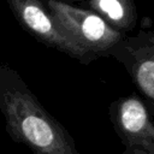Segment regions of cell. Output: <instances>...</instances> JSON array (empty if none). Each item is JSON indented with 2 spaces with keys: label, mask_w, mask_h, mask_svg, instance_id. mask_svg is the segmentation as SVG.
<instances>
[{
  "label": "cell",
  "mask_w": 154,
  "mask_h": 154,
  "mask_svg": "<svg viewBox=\"0 0 154 154\" xmlns=\"http://www.w3.org/2000/svg\"><path fill=\"white\" fill-rule=\"evenodd\" d=\"M59 1H64L65 2V0H59ZM66 1H82V0H66Z\"/></svg>",
  "instance_id": "52a82bcc"
},
{
  "label": "cell",
  "mask_w": 154,
  "mask_h": 154,
  "mask_svg": "<svg viewBox=\"0 0 154 154\" xmlns=\"http://www.w3.org/2000/svg\"><path fill=\"white\" fill-rule=\"evenodd\" d=\"M128 71L140 99L154 117V31L140 30L136 35H125L109 51Z\"/></svg>",
  "instance_id": "277c9868"
},
{
  "label": "cell",
  "mask_w": 154,
  "mask_h": 154,
  "mask_svg": "<svg viewBox=\"0 0 154 154\" xmlns=\"http://www.w3.org/2000/svg\"><path fill=\"white\" fill-rule=\"evenodd\" d=\"M88 5L90 11L125 35L136 26L137 11L134 0H88Z\"/></svg>",
  "instance_id": "8992f818"
},
{
  "label": "cell",
  "mask_w": 154,
  "mask_h": 154,
  "mask_svg": "<svg viewBox=\"0 0 154 154\" xmlns=\"http://www.w3.org/2000/svg\"><path fill=\"white\" fill-rule=\"evenodd\" d=\"M45 2L60 25L96 59L109 57V51L125 36L90 10L59 0H45Z\"/></svg>",
  "instance_id": "3957f363"
},
{
  "label": "cell",
  "mask_w": 154,
  "mask_h": 154,
  "mask_svg": "<svg viewBox=\"0 0 154 154\" xmlns=\"http://www.w3.org/2000/svg\"><path fill=\"white\" fill-rule=\"evenodd\" d=\"M0 111L10 137L32 154H81L72 136L47 112L19 73L1 61Z\"/></svg>",
  "instance_id": "6da1fadb"
},
{
  "label": "cell",
  "mask_w": 154,
  "mask_h": 154,
  "mask_svg": "<svg viewBox=\"0 0 154 154\" xmlns=\"http://www.w3.org/2000/svg\"><path fill=\"white\" fill-rule=\"evenodd\" d=\"M19 25L40 43L88 65L96 58L90 55L60 25L46 6L45 0H6Z\"/></svg>",
  "instance_id": "7a4b0ae2"
},
{
  "label": "cell",
  "mask_w": 154,
  "mask_h": 154,
  "mask_svg": "<svg viewBox=\"0 0 154 154\" xmlns=\"http://www.w3.org/2000/svg\"><path fill=\"white\" fill-rule=\"evenodd\" d=\"M108 113L124 146L122 154H154V122L137 95L118 97L111 103Z\"/></svg>",
  "instance_id": "5b68a950"
}]
</instances>
